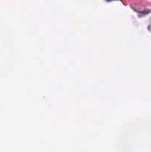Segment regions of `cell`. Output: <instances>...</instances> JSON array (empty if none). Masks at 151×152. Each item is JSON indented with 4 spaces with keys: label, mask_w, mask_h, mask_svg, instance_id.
Here are the masks:
<instances>
[{
    "label": "cell",
    "mask_w": 151,
    "mask_h": 152,
    "mask_svg": "<svg viewBox=\"0 0 151 152\" xmlns=\"http://www.w3.org/2000/svg\"><path fill=\"white\" fill-rule=\"evenodd\" d=\"M107 1H111V0H107Z\"/></svg>",
    "instance_id": "1"
}]
</instances>
